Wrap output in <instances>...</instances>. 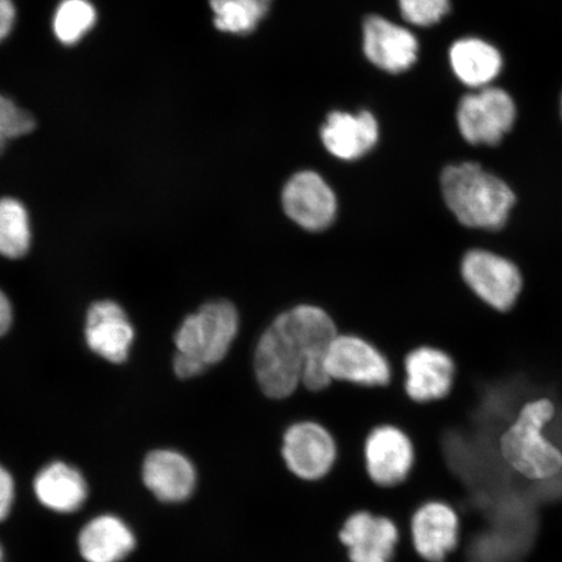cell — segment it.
<instances>
[{
    "label": "cell",
    "instance_id": "1",
    "mask_svg": "<svg viewBox=\"0 0 562 562\" xmlns=\"http://www.w3.org/2000/svg\"><path fill=\"white\" fill-rule=\"evenodd\" d=\"M337 329L323 308L300 305L278 316L259 340L255 371L259 386L272 400L291 397L299 385L326 390L331 378L326 358Z\"/></svg>",
    "mask_w": 562,
    "mask_h": 562
},
{
    "label": "cell",
    "instance_id": "2",
    "mask_svg": "<svg viewBox=\"0 0 562 562\" xmlns=\"http://www.w3.org/2000/svg\"><path fill=\"white\" fill-rule=\"evenodd\" d=\"M440 189L447 209L469 229H502L517 202L508 182L474 159L442 168Z\"/></svg>",
    "mask_w": 562,
    "mask_h": 562
},
{
    "label": "cell",
    "instance_id": "3",
    "mask_svg": "<svg viewBox=\"0 0 562 562\" xmlns=\"http://www.w3.org/2000/svg\"><path fill=\"white\" fill-rule=\"evenodd\" d=\"M554 411L550 398L532 400L498 437V454L524 480L546 482L562 472V451L546 434Z\"/></svg>",
    "mask_w": 562,
    "mask_h": 562
},
{
    "label": "cell",
    "instance_id": "4",
    "mask_svg": "<svg viewBox=\"0 0 562 562\" xmlns=\"http://www.w3.org/2000/svg\"><path fill=\"white\" fill-rule=\"evenodd\" d=\"M515 98L497 86L468 91L457 103L456 130L463 144L474 149H495L517 124Z\"/></svg>",
    "mask_w": 562,
    "mask_h": 562
},
{
    "label": "cell",
    "instance_id": "5",
    "mask_svg": "<svg viewBox=\"0 0 562 562\" xmlns=\"http://www.w3.org/2000/svg\"><path fill=\"white\" fill-rule=\"evenodd\" d=\"M238 313L229 301H211L182 322L175 336L179 353L205 364L220 363L238 333Z\"/></svg>",
    "mask_w": 562,
    "mask_h": 562
},
{
    "label": "cell",
    "instance_id": "6",
    "mask_svg": "<svg viewBox=\"0 0 562 562\" xmlns=\"http://www.w3.org/2000/svg\"><path fill=\"white\" fill-rule=\"evenodd\" d=\"M364 473L375 487L397 490L411 480L417 463V448L402 426L372 427L363 441Z\"/></svg>",
    "mask_w": 562,
    "mask_h": 562
},
{
    "label": "cell",
    "instance_id": "7",
    "mask_svg": "<svg viewBox=\"0 0 562 562\" xmlns=\"http://www.w3.org/2000/svg\"><path fill=\"white\" fill-rule=\"evenodd\" d=\"M281 460L299 481L316 483L331 474L340 449L334 434L315 420L294 422L281 438Z\"/></svg>",
    "mask_w": 562,
    "mask_h": 562
},
{
    "label": "cell",
    "instance_id": "8",
    "mask_svg": "<svg viewBox=\"0 0 562 562\" xmlns=\"http://www.w3.org/2000/svg\"><path fill=\"white\" fill-rule=\"evenodd\" d=\"M461 276L474 296L497 312L510 311L524 288L522 273L515 262L482 248L470 249L463 256Z\"/></svg>",
    "mask_w": 562,
    "mask_h": 562
},
{
    "label": "cell",
    "instance_id": "9",
    "mask_svg": "<svg viewBox=\"0 0 562 562\" xmlns=\"http://www.w3.org/2000/svg\"><path fill=\"white\" fill-rule=\"evenodd\" d=\"M339 540L349 562H395L403 531L395 518L360 509L344 519Z\"/></svg>",
    "mask_w": 562,
    "mask_h": 562
},
{
    "label": "cell",
    "instance_id": "10",
    "mask_svg": "<svg viewBox=\"0 0 562 562\" xmlns=\"http://www.w3.org/2000/svg\"><path fill=\"white\" fill-rule=\"evenodd\" d=\"M460 531V516L452 505L431 498L413 510L404 533L419 559L445 562L459 547Z\"/></svg>",
    "mask_w": 562,
    "mask_h": 562
},
{
    "label": "cell",
    "instance_id": "11",
    "mask_svg": "<svg viewBox=\"0 0 562 562\" xmlns=\"http://www.w3.org/2000/svg\"><path fill=\"white\" fill-rule=\"evenodd\" d=\"M140 481L158 502L180 505L194 496L200 473L187 453L176 448H157L145 456Z\"/></svg>",
    "mask_w": 562,
    "mask_h": 562
},
{
    "label": "cell",
    "instance_id": "12",
    "mask_svg": "<svg viewBox=\"0 0 562 562\" xmlns=\"http://www.w3.org/2000/svg\"><path fill=\"white\" fill-rule=\"evenodd\" d=\"M326 369L331 381L364 386H386L392 382L391 363L371 344L356 336L337 335L328 349Z\"/></svg>",
    "mask_w": 562,
    "mask_h": 562
},
{
    "label": "cell",
    "instance_id": "13",
    "mask_svg": "<svg viewBox=\"0 0 562 562\" xmlns=\"http://www.w3.org/2000/svg\"><path fill=\"white\" fill-rule=\"evenodd\" d=\"M363 53L383 72L400 75L416 66L419 41L409 27L371 15L363 21Z\"/></svg>",
    "mask_w": 562,
    "mask_h": 562
},
{
    "label": "cell",
    "instance_id": "14",
    "mask_svg": "<svg viewBox=\"0 0 562 562\" xmlns=\"http://www.w3.org/2000/svg\"><path fill=\"white\" fill-rule=\"evenodd\" d=\"M281 202L288 217L306 231H325L335 221V193L316 172L301 171L293 175L283 189Z\"/></svg>",
    "mask_w": 562,
    "mask_h": 562
},
{
    "label": "cell",
    "instance_id": "15",
    "mask_svg": "<svg viewBox=\"0 0 562 562\" xmlns=\"http://www.w3.org/2000/svg\"><path fill=\"white\" fill-rule=\"evenodd\" d=\"M454 378L453 358L439 348L422 346L404 358V392L414 404L446 398L453 389Z\"/></svg>",
    "mask_w": 562,
    "mask_h": 562
},
{
    "label": "cell",
    "instance_id": "16",
    "mask_svg": "<svg viewBox=\"0 0 562 562\" xmlns=\"http://www.w3.org/2000/svg\"><path fill=\"white\" fill-rule=\"evenodd\" d=\"M448 65L454 79L468 91L496 86L504 70V55L480 35H463L448 48Z\"/></svg>",
    "mask_w": 562,
    "mask_h": 562
},
{
    "label": "cell",
    "instance_id": "17",
    "mask_svg": "<svg viewBox=\"0 0 562 562\" xmlns=\"http://www.w3.org/2000/svg\"><path fill=\"white\" fill-rule=\"evenodd\" d=\"M86 337L95 355L112 363H123L135 340V328L121 305L100 301L89 308Z\"/></svg>",
    "mask_w": 562,
    "mask_h": 562
},
{
    "label": "cell",
    "instance_id": "18",
    "mask_svg": "<svg viewBox=\"0 0 562 562\" xmlns=\"http://www.w3.org/2000/svg\"><path fill=\"white\" fill-rule=\"evenodd\" d=\"M379 124L370 111L358 114L334 111L321 130L323 145L329 154L341 160H356L369 154L378 145Z\"/></svg>",
    "mask_w": 562,
    "mask_h": 562
},
{
    "label": "cell",
    "instance_id": "19",
    "mask_svg": "<svg viewBox=\"0 0 562 562\" xmlns=\"http://www.w3.org/2000/svg\"><path fill=\"white\" fill-rule=\"evenodd\" d=\"M33 492L42 507L72 515L86 505L89 497L87 477L65 461H52L33 480Z\"/></svg>",
    "mask_w": 562,
    "mask_h": 562
},
{
    "label": "cell",
    "instance_id": "20",
    "mask_svg": "<svg viewBox=\"0 0 562 562\" xmlns=\"http://www.w3.org/2000/svg\"><path fill=\"white\" fill-rule=\"evenodd\" d=\"M77 548L86 562H123L137 548V537L123 518L100 515L83 525Z\"/></svg>",
    "mask_w": 562,
    "mask_h": 562
},
{
    "label": "cell",
    "instance_id": "21",
    "mask_svg": "<svg viewBox=\"0 0 562 562\" xmlns=\"http://www.w3.org/2000/svg\"><path fill=\"white\" fill-rule=\"evenodd\" d=\"M216 30L231 34H249L270 11L272 0H209Z\"/></svg>",
    "mask_w": 562,
    "mask_h": 562
},
{
    "label": "cell",
    "instance_id": "22",
    "mask_svg": "<svg viewBox=\"0 0 562 562\" xmlns=\"http://www.w3.org/2000/svg\"><path fill=\"white\" fill-rule=\"evenodd\" d=\"M32 228L30 214L15 199L0 200V256L23 258L31 249Z\"/></svg>",
    "mask_w": 562,
    "mask_h": 562
},
{
    "label": "cell",
    "instance_id": "23",
    "mask_svg": "<svg viewBox=\"0 0 562 562\" xmlns=\"http://www.w3.org/2000/svg\"><path fill=\"white\" fill-rule=\"evenodd\" d=\"M97 12L89 0H63L54 16V33L61 44L75 45L95 25Z\"/></svg>",
    "mask_w": 562,
    "mask_h": 562
},
{
    "label": "cell",
    "instance_id": "24",
    "mask_svg": "<svg viewBox=\"0 0 562 562\" xmlns=\"http://www.w3.org/2000/svg\"><path fill=\"white\" fill-rule=\"evenodd\" d=\"M397 4L405 23L416 27L438 25L452 10V0H397Z\"/></svg>",
    "mask_w": 562,
    "mask_h": 562
},
{
    "label": "cell",
    "instance_id": "25",
    "mask_svg": "<svg viewBox=\"0 0 562 562\" xmlns=\"http://www.w3.org/2000/svg\"><path fill=\"white\" fill-rule=\"evenodd\" d=\"M35 128L30 112L21 110L9 98L0 94V133L9 139L25 136Z\"/></svg>",
    "mask_w": 562,
    "mask_h": 562
},
{
    "label": "cell",
    "instance_id": "26",
    "mask_svg": "<svg viewBox=\"0 0 562 562\" xmlns=\"http://www.w3.org/2000/svg\"><path fill=\"white\" fill-rule=\"evenodd\" d=\"M16 498V484L10 470L0 463V524L10 517Z\"/></svg>",
    "mask_w": 562,
    "mask_h": 562
},
{
    "label": "cell",
    "instance_id": "27",
    "mask_svg": "<svg viewBox=\"0 0 562 562\" xmlns=\"http://www.w3.org/2000/svg\"><path fill=\"white\" fill-rule=\"evenodd\" d=\"M206 369L205 364L194 360L192 357L179 353V351L173 358L175 374L180 379H184V381L200 376Z\"/></svg>",
    "mask_w": 562,
    "mask_h": 562
},
{
    "label": "cell",
    "instance_id": "28",
    "mask_svg": "<svg viewBox=\"0 0 562 562\" xmlns=\"http://www.w3.org/2000/svg\"><path fill=\"white\" fill-rule=\"evenodd\" d=\"M15 18L16 9L12 0H0V42L9 37Z\"/></svg>",
    "mask_w": 562,
    "mask_h": 562
},
{
    "label": "cell",
    "instance_id": "29",
    "mask_svg": "<svg viewBox=\"0 0 562 562\" xmlns=\"http://www.w3.org/2000/svg\"><path fill=\"white\" fill-rule=\"evenodd\" d=\"M12 325V306L5 294L0 291V336L9 331Z\"/></svg>",
    "mask_w": 562,
    "mask_h": 562
},
{
    "label": "cell",
    "instance_id": "30",
    "mask_svg": "<svg viewBox=\"0 0 562 562\" xmlns=\"http://www.w3.org/2000/svg\"><path fill=\"white\" fill-rule=\"evenodd\" d=\"M7 138L0 133V154L3 153L5 147Z\"/></svg>",
    "mask_w": 562,
    "mask_h": 562
},
{
    "label": "cell",
    "instance_id": "31",
    "mask_svg": "<svg viewBox=\"0 0 562 562\" xmlns=\"http://www.w3.org/2000/svg\"><path fill=\"white\" fill-rule=\"evenodd\" d=\"M0 562H4V550L2 544H0Z\"/></svg>",
    "mask_w": 562,
    "mask_h": 562
},
{
    "label": "cell",
    "instance_id": "32",
    "mask_svg": "<svg viewBox=\"0 0 562 562\" xmlns=\"http://www.w3.org/2000/svg\"><path fill=\"white\" fill-rule=\"evenodd\" d=\"M560 117H561V121H562V93H561V97H560Z\"/></svg>",
    "mask_w": 562,
    "mask_h": 562
}]
</instances>
